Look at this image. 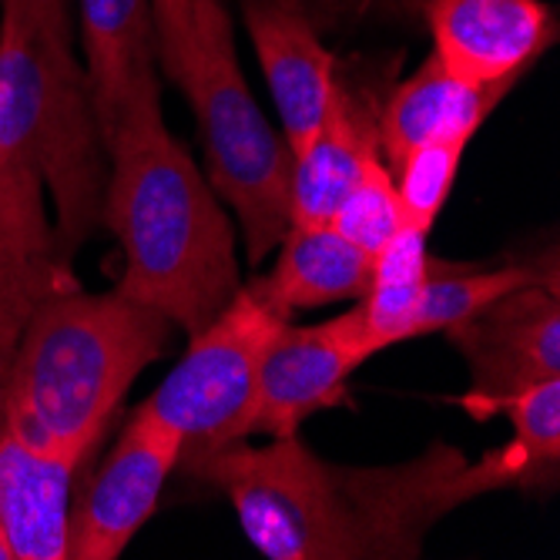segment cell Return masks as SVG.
Here are the masks:
<instances>
[{
  "instance_id": "obj_10",
  "label": "cell",
  "mask_w": 560,
  "mask_h": 560,
  "mask_svg": "<svg viewBox=\"0 0 560 560\" xmlns=\"http://www.w3.org/2000/svg\"><path fill=\"white\" fill-rule=\"evenodd\" d=\"M433 55L460 78L517 84L557 37L544 0H423Z\"/></svg>"
},
{
  "instance_id": "obj_22",
  "label": "cell",
  "mask_w": 560,
  "mask_h": 560,
  "mask_svg": "<svg viewBox=\"0 0 560 560\" xmlns=\"http://www.w3.org/2000/svg\"><path fill=\"white\" fill-rule=\"evenodd\" d=\"M151 14L159 34V71L182 84L191 44V0H151Z\"/></svg>"
},
{
  "instance_id": "obj_4",
  "label": "cell",
  "mask_w": 560,
  "mask_h": 560,
  "mask_svg": "<svg viewBox=\"0 0 560 560\" xmlns=\"http://www.w3.org/2000/svg\"><path fill=\"white\" fill-rule=\"evenodd\" d=\"M175 323L151 305L78 282L27 316L0 396V430L81 467L108 433L135 380L168 352Z\"/></svg>"
},
{
  "instance_id": "obj_15",
  "label": "cell",
  "mask_w": 560,
  "mask_h": 560,
  "mask_svg": "<svg viewBox=\"0 0 560 560\" xmlns=\"http://www.w3.org/2000/svg\"><path fill=\"white\" fill-rule=\"evenodd\" d=\"M276 248L279 259L272 272L259 276L245 289L279 319H292V313L323 310V305L346 299H363L370 289L373 259L332 225H289Z\"/></svg>"
},
{
  "instance_id": "obj_1",
  "label": "cell",
  "mask_w": 560,
  "mask_h": 560,
  "mask_svg": "<svg viewBox=\"0 0 560 560\" xmlns=\"http://www.w3.org/2000/svg\"><path fill=\"white\" fill-rule=\"evenodd\" d=\"M182 467L229 497L242 534L269 560H417L456 506L493 490L544 487L514 440L480 460L430 443L406 464L339 467L295 433L269 446L238 440Z\"/></svg>"
},
{
  "instance_id": "obj_17",
  "label": "cell",
  "mask_w": 560,
  "mask_h": 560,
  "mask_svg": "<svg viewBox=\"0 0 560 560\" xmlns=\"http://www.w3.org/2000/svg\"><path fill=\"white\" fill-rule=\"evenodd\" d=\"M427 232L402 225L373 259L370 289L352 310L355 329H360V339L370 355L402 342V326L413 313L433 262L427 252Z\"/></svg>"
},
{
  "instance_id": "obj_18",
  "label": "cell",
  "mask_w": 560,
  "mask_h": 560,
  "mask_svg": "<svg viewBox=\"0 0 560 560\" xmlns=\"http://www.w3.org/2000/svg\"><path fill=\"white\" fill-rule=\"evenodd\" d=\"M540 272L527 266H500V269H440L430 262V276L420 289L410 319L402 326V342L420 339L430 332H446L450 326L464 323L497 295L511 292Z\"/></svg>"
},
{
  "instance_id": "obj_11",
  "label": "cell",
  "mask_w": 560,
  "mask_h": 560,
  "mask_svg": "<svg viewBox=\"0 0 560 560\" xmlns=\"http://www.w3.org/2000/svg\"><path fill=\"white\" fill-rule=\"evenodd\" d=\"M245 27L276 97L292 159L313 144L339 94L336 61L313 31L299 0H248Z\"/></svg>"
},
{
  "instance_id": "obj_2",
  "label": "cell",
  "mask_w": 560,
  "mask_h": 560,
  "mask_svg": "<svg viewBox=\"0 0 560 560\" xmlns=\"http://www.w3.org/2000/svg\"><path fill=\"white\" fill-rule=\"evenodd\" d=\"M91 91L74 47L0 14V396L34 305L74 285L105 219Z\"/></svg>"
},
{
  "instance_id": "obj_20",
  "label": "cell",
  "mask_w": 560,
  "mask_h": 560,
  "mask_svg": "<svg viewBox=\"0 0 560 560\" xmlns=\"http://www.w3.org/2000/svg\"><path fill=\"white\" fill-rule=\"evenodd\" d=\"M342 238H349L355 248H363L370 259H376L386 248V242L402 229V212L393 185V172L386 168L383 155H373L349 195L339 201V209L329 222Z\"/></svg>"
},
{
  "instance_id": "obj_24",
  "label": "cell",
  "mask_w": 560,
  "mask_h": 560,
  "mask_svg": "<svg viewBox=\"0 0 560 560\" xmlns=\"http://www.w3.org/2000/svg\"><path fill=\"white\" fill-rule=\"evenodd\" d=\"M0 560H14V550H11V540L4 534V524H0Z\"/></svg>"
},
{
  "instance_id": "obj_23",
  "label": "cell",
  "mask_w": 560,
  "mask_h": 560,
  "mask_svg": "<svg viewBox=\"0 0 560 560\" xmlns=\"http://www.w3.org/2000/svg\"><path fill=\"white\" fill-rule=\"evenodd\" d=\"M0 14L21 18L34 31L47 34L50 40H61V44L74 47L68 0H0Z\"/></svg>"
},
{
  "instance_id": "obj_8",
  "label": "cell",
  "mask_w": 560,
  "mask_h": 560,
  "mask_svg": "<svg viewBox=\"0 0 560 560\" xmlns=\"http://www.w3.org/2000/svg\"><path fill=\"white\" fill-rule=\"evenodd\" d=\"M366 360L373 355L360 339L352 313L316 326H295L285 319L262 355L245 440L295 436L310 417L349 406L346 383Z\"/></svg>"
},
{
  "instance_id": "obj_12",
  "label": "cell",
  "mask_w": 560,
  "mask_h": 560,
  "mask_svg": "<svg viewBox=\"0 0 560 560\" xmlns=\"http://www.w3.org/2000/svg\"><path fill=\"white\" fill-rule=\"evenodd\" d=\"M511 84H480L453 74L430 55L376 112V141L389 172L430 141H464L477 135L487 115L511 94Z\"/></svg>"
},
{
  "instance_id": "obj_21",
  "label": "cell",
  "mask_w": 560,
  "mask_h": 560,
  "mask_svg": "<svg viewBox=\"0 0 560 560\" xmlns=\"http://www.w3.org/2000/svg\"><path fill=\"white\" fill-rule=\"evenodd\" d=\"M464 151H467L464 141H430L417 148L413 155L393 172L402 225L427 232V235L433 232L446 198L453 191L456 172H460Z\"/></svg>"
},
{
  "instance_id": "obj_3",
  "label": "cell",
  "mask_w": 560,
  "mask_h": 560,
  "mask_svg": "<svg viewBox=\"0 0 560 560\" xmlns=\"http://www.w3.org/2000/svg\"><path fill=\"white\" fill-rule=\"evenodd\" d=\"M105 222L125 252L118 289L195 336L242 289L235 229L162 115V71L144 61L108 138Z\"/></svg>"
},
{
  "instance_id": "obj_14",
  "label": "cell",
  "mask_w": 560,
  "mask_h": 560,
  "mask_svg": "<svg viewBox=\"0 0 560 560\" xmlns=\"http://www.w3.org/2000/svg\"><path fill=\"white\" fill-rule=\"evenodd\" d=\"M376 105L363 94L339 88L326 125L313 144L292 159L289 182V225L319 229L329 225L339 201L360 178L363 165L380 155L376 141Z\"/></svg>"
},
{
  "instance_id": "obj_9",
  "label": "cell",
  "mask_w": 560,
  "mask_h": 560,
  "mask_svg": "<svg viewBox=\"0 0 560 560\" xmlns=\"http://www.w3.org/2000/svg\"><path fill=\"white\" fill-rule=\"evenodd\" d=\"M450 342L460 349L470 366L474 406L517 393L537 380L560 376V299L557 279L540 276L497 295L483 310L446 329Z\"/></svg>"
},
{
  "instance_id": "obj_19",
  "label": "cell",
  "mask_w": 560,
  "mask_h": 560,
  "mask_svg": "<svg viewBox=\"0 0 560 560\" xmlns=\"http://www.w3.org/2000/svg\"><path fill=\"white\" fill-rule=\"evenodd\" d=\"M477 420L503 413L514 423V443L527 453L544 487L557 483L560 470V376L537 380L517 393L487 399L470 410Z\"/></svg>"
},
{
  "instance_id": "obj_6",
  "label": "cell",
  "mask_w": 560,
  "mask_h": 560,
  "mask_svg": "<svg viewBox=\"0 0 560 560\" xmlns=\"http://www.w3.org/2000/svg\"><path fill=\"white\" fill-rule=\"evenodd\" d=\"M282 323L242 285L141 402L182 436L178 467L245 440L262 355Z\"/></svg>"
},
{
  "instance_id": "obj_13",
  "label": "cell",
  "mask_w": 560,
  "mask_h": 560,
  "mask_svg": "<svg viewBox=\"0 0 560 560\" xmlns=\"http://www.w3.org/2000/svg\"><path fill=\"white\" fill-rule=\"evenodd\" d=\"M74 474L68 460L0 430V524L14 560H68Z\"/></svg>"
},
{
  "instance_id": "obj_5",
  "label": "cell",
  "mask_w": 560,
  "mask_h": 560,
  "mask_svg": "<svg viewBox=\"0 0 560 560\" xmlns=\"http://www.w3.org/2000/svg\"><path fill=\"white\" fill-rule=\"evenodd\" d=\"M178 88L198 121L206 178L238 219L245 259L259 266L289 229L292 151L245 84L222 0H191V44Z\"/></svg>"
},
{
  "instance_id": "obj_7",
  "label": "cell",
  "mask_w": 560,
  "mask_h": 560,
  "mask_svg": "<svg viewBox=\"0 0 560 560\" xmlns=\"http://www.w3.org/2000/svg\"><path fill=\"white\" fill-rule=\"evenodd\" d=\"M178 460L182 436L138 406L84 500L71 503L68 560H118L155 514Z\"/></svg>"
},
{
  "instance_id": "obj_16",
  "label": "cell",
  "mask_w": 560,
  "mask_h": 560,
  "mask_svg": "<svg viewBox=\"0 0 560 560\" xmlns=\"http://www.w3.org/2000/svg\"><path fill=\"white\" fill-rule=\"evenodd\" d=\"M81 34L91 112L101 144H108L138 68L159 61L151 0H81Z\"/></svg>"
}]
</instances>
